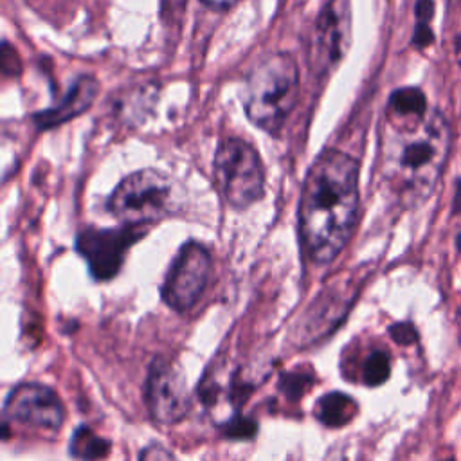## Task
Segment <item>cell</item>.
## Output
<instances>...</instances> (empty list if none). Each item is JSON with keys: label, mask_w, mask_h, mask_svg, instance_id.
Listing matches in <instances>:
<instances>
[{"label": "cell", "mask_w": 461, "mask_h": 461, "mask_svg": "<svg viewBox=\"0 0 461 461\" xmlns=\"http://www.w3.org/2000/svg\"><path fill=\"white\" fill-rule=\"evenodd\" d=\"M358 160L340 149L322 151L306 173L299 232L306 256L331 263L349 241L358 218Z\"/></svg>", "instance_id": "1"}, {"label": "cell", "mask_w": 461, "mask_h": 461, "mask_svg": "<svg viewBox=\"0 0 461 461\" xmlns=\"http://www.w3.org/2000/svg\"><path fill=\"white\" fill-rule=\"evenodd\" d=\"M450 149V128L438 110L416 121H387L380 175L403 207L421 205L436 189Z\"/></svg>", "instance_id": "2"}, {"label": "cell", "mask_w": 461, "mask_h": 461, "mask_svg": "<svg viewBox=\"0 0 461 461\" xmlns=\"http://www.w3.org/2000/svg\"><path fill=\"white\" fill-rule=\"evenodd\" d=\"M299 67L288 52L263 56L245 77L243 106L250 122L277 135L299 99Z\"/></svg>", "instance_id": "3"}, {"label": "cell", "mask_w": 461, "mask_h": 461, "mask_svg": "<svg viewBox=\"0 0 461 461\" xmlns=\"http://www.w3.org/2000/svg\"><path fill=\"white\" fill-rule=\"evenodd\" d=\"M173 180L166 173L148 167L124 176L106 205L122 225L144 227L167 216L173 211Z\"/></svg>", "instance_id": "4"}, {"label": "cell", "mask_w": 461, "mask_h": 461, "mask_svg": "<svg viewBox=\"0 0 461 461\" xmlns=\"http://www.w3.org/2000/svg\"><path fill=\"white\" fill-rule=\"evenodd\" d=\"M214 178L227 203L238 211L258 202L265 191L263 162L256 148L240 137H229L218 146Z\"/></svg>", "instance_id": "5"}, {"label": "cell", "mask_w": 461, "mask_h": 461, "mask_svg": "<svg viewBox=\"0 0 461 461\" xmlns=\"http://www.w3.org/2000/svg\"><path fill=\"white\" fill-rule=\"evenodd\" d=\"M351 45V2L328 0L321 9L308 47V67L315 76L328 74Z\"/></svg>", "instance_id": "6"}, {"label": "cell", "mask_w": 461, "mask_h": 461, "mask_svg": "<svg viewBox=\"0 0 461 461\" xmlns=\"http://www.w3.org/2000/svg\"><path fill=\"white\" fill-rule=\"evenodd\" d=\"M209 274V250L198 241L184 243L166 274L162 285L164 303L176 312H185L193 308L205 290Z\"/></svg>", "instance_id": "7"}, {"label": "cell", "mask_w": 461, "mask_h": 461, "mask_svg": "<svg viewBox=\"0 0 461 461\" xmlns=\"http://www.w3.org/2000/svg\"><path fill=\"white\" fill-rule=\"evenodd\" d=\"M144 227L121 225L117 229L86 227L77 234L76 249L86 259L94 279L108 281L117 276L128 249L142 238Z\"/></svg>", "instance_id": "8"}, {"label": "cell", "mask_w": 461, "mask_h": 461, "mask_svg": "<svg viewBox=\"0 0 461 461\" xmlns=\"http://www.w3.org/2000/svg\"><path fill=\"white\" fill-rule=\"evenodd\" d=\"M148 411L158 423H176L189 411L187 384L182 371L164 358H155L144 389Z\"/></svg>", "instance_id": "9"}, {"label": "cell", "mask_w": 461, "mask_h": 461, "mask_svg": "<svg viewBox=\"0 0 461 461\" xmlns=\"http://www.w3.org/2000/svg\"><path fill=\"white\" fill-rule=\"evenodd\" d=\"M7 418L47 430H59L65 409L59 396L43 384H20L9 391L4 402Z\"/></svg>", "instance_id": "10"}, {"label": "cell", "mask_w": 461, "mask_h": 461, "mask_svg": "<svg viewBox=\"0 0 461 461\" xmlns=\"http://www.w3.org/2000/svg\"><path fill=\"white\" fill-rule=\"evenodd\" d=\"M99 92V83L94 76H77L70 88L65 92V95L50 108L38 112L32 115L34 124L38 130H50L54 126H59L85 110H88Z\"/></svg>", "instance_id": "11"}, {"label": "cell", "mask_w": 461, "mask_h": 461, "mask_svg": "<svg viewBox=\"0 0 461 461\" xmlns=\"http://www.w3.org/2000/svg\"><path fill=\"white\" fill-rule=\"evenodd\" d=\"M355 412H357L355 400L339 391L321 396L315 405L317 420L326 427H333V429L349 423Z\"/></svg>", "instance_id": "12"}, {"label": "cell", "mask_w": 461, "mask_h": 461, "mask_svg": "<svg viewBox=\"0 0 461 461\" xmlns=\"http://www.w3.org/2000/svg\"><path fill=\"white\" fill-rule=\"evenodd\" d=\"M429 112L427 99L420 88L403 86L391 94L387 115L391 121H416Z\"/></svg>", "instance_id": "13"}, {"label": "cell", "mask_w": 461, "mask_h": 461, "mask_svg": "<svg viewBox=\"0 0 461 461\" xmlns=\"http://www.w3.org/2000/svg\"><path fill=\"white\" fill-rule=\"evenodd\" d=\"M112 450L110 439L97 436L90 427L81 425L70 438V454L79 461H101Z\"/></svg>", "instance_id": "14"}, {"label": "cell", "mask_w": 461, "mask_h": 461, "mask_svg": "<svg viewBox=\"0 0 461 461\" xmlns=\"http://www.w3.org/2000/svg\"><path fill=\"white\" fill-rule=\"evenodd\" d=\"M414 13H416V25H414L412 43L420 49H425L434 40V34L430 29V20L434 16V2L432 0H418Z\"/></svg>", "instance_id": "15"}, {"label": "cell", "mask_w": 461, "mask_h": 461, "mask_svg": "<svg viewBox=\"0 0 461 461\" xmlns=\"http://www.w3.org/2000/svg\"><path fill=\"white\" fill-rule=\"evenodd\" d=\"M391 373V364H389V357L384 351H373L362 367V378L364 384L369 387H376L382 385Z\"/></svg>", "instance_id": "16"}, {"label": "cell", "mask_w": 461, "mask_h": 461, "mask_svg": "<svg viewBox=\"0 0 461 461\" xmlns=\"http://www.w3.org/2000/svg\"><path fill=\"white\" fill-rule=\"evenodd\" d=\"M313 384V376L304 373H285L279 380V387L288 400H299Z\"/></svg>", "instance_id": "17"}, {"label": "cell", "mask_w": 461, "mask_h": 461, "mask_svg": "<svg viewBox=\"0 0 461 461\" xmlns=\"http://www.w3.org/2000/svg\"><path fill=\"white\" fill-rule=\"evenodd\" d=\"M223 434L230 439H249L254 438L258 432V423L247 416L236 414L232 418H229L225 421V425L221 427Z\"/></svg>", "instance_id": "18"}, {"label": "cell", "mask_w": 461, "mask_h": 461, "mask_svg": "<svg viewBox=\"0 0 461 461\" xmlns=\"http://www.w3.org/2000/svg\"><path fill=\"white\" fill-rule=\"evenodd\" d=\"M391 339L400 346H411L418 340V331L411 322H396L389 328Z\"/></svg>", "instance_id": "19"}, {"label": "cell", "mask_w": 461, "mask_h": 461, "mask_svg": "<svg viewBox=\"0 0 461 461\" xmlns=\"http://www.w3.org/2000/svg\"><path fill=\"white\" fill-rule=\"evenodd\" d=\"M139 461H175V456L162 445H149L140 450Z\"/></svg>", "instance_id": "20"}, {"label": "cell", "mask_w": 461, "mask_h": 461, "mask_svg": "<svg viewBox=\"0 0 461 461\" xmlns=\"http://www.w3.org/2000/svg\"><path fill=\"white\" fill-rule=\"evenodd\" d=\"M202 2L209 7H214V9H227V7L234 5L240 0H202Z\"/></svg>", "instance_id": "21"}, {"label": "cell", "mask_w": 461, "mask_h": 461, "mask_svg": "<svg viewBox=\"0 0 461 461\" xmlns=\"http://www.w3.org/2000/svg\"><path fill=\"white\" fill-rule=\"evenodd\" d=\"M182 4H184V0H164V11L166 9H171V11L182 9Z\"/></svg>", "instance_id": "22"}, {"label": "cell", "mask_w": 461, "mask_h": 461, "mask_svg": "<svg viewBox=\"0 0 461 461\" xmlns=\"http://www.w3.org/2000/svg\"><path fill=\"white\" fill-rule=\"evenodd\" d=\"M456 245H457V249H459V252H461V232H459V236H457V241H456Z\"/></svg>", "instance_id": "23"}, {"label": "cell", "mask_w": 461, "mask_h": 461, "mask_svg": "<svg viewBox=\"0 0 461 461\" xmlns=\"http://www.w3.org/2000/svg\"><path fill=\"white\" fill-rule=\"evenodd\" d=\"M448 461H454V459H448Z\"/></svg>", "instance_id": "24"}, {"label": "cell", "mask_w": 461, "mask_h": 461, "mask_svg": "<svg viewBox=\"0 0 461 461\" xmlns=\"http://www.w3.org/2000/svg\"><path fill=\"white\" fill-rule=\"evenodd\" d=\"M459 63H461V61H459Z\"/></svg>", "instance_id": "25"}]
</instances>
